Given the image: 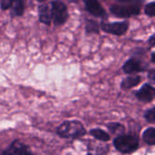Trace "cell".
Segmentation results:
<instances>
[{"instance_id":"6da1fadb","label":"cell","mask_w":155,"mask_h":155,"mask_svg":"<svg viewBox=\"0 0 155 155\" xmlns=\"http://www.w3.org/2000/svg\"><path fill=\"white\" fill-rule=\"evenodd\" d=\"M56 133L60 137L64 139H76L84 136L86 134V130L81 122L71 120L61 124L58 126Z\"/></svg>"},{"instance_id":"7a4b0ae2","label":"cell","mask_w":155,"mask_h":155,"mask_svg":"<svg viewBox=\"0 0 155 155\" xmlns=\"http://www.w3.org/2000/svg\"><path fill=\"white\" fill-rule=\"evenodd\" d=\"M114 145L117 151L124 154L134 153L139 148V140L131 134H122L114 140Z\"/></svg>"},{"instance_id":"3957f363","label":"cell","mask_w":155,"mask_h":155,"mask_svg":"<svg viewBox=\"0 0 155 155\" xmlns=\"http://www.w3.org/2000/svg\"><path fill=\"white\" fill-rule=\"evenodd\" d=\"M51 15L54 24L55 25H61L68 19V12L66 5L60 0H54L51 3Z\"/></svg>"},{"instance_id":"277c9868","label":"cell","mask_w":155,"mask_h":155,"mask_svg":"<svg viewBox=\"0 0 155 155\" xmlns=\"http://www.w3.org/2000/svg\"><path fill=\"white\" fill-rule=\"evenodd\" d=\"M111 13L117 17H130L137 15L140 13L138 5H113L110 7Z\"/></svg>"},{"instance_id":"5b68a950","label":"cell","mask_w":155,"mask_h":155,"mask_svg":"<svg viewBox=\"0 0 155 155\" xmlns=\"http://www.w3.org/2000/svg\"><path fill=\"white\" fill-rule=\"evenodd\" d=\"M128 27H129L128 21L114 22V23H104V22L101 23V28L104 32L115 35H123L127 32Z\"/></svg>"},{"instance_id":"8992f818","label":"cell","mask_w":155,"mask_h":155,"mask_svg":"<svg viewBox=\"0 0 155 155\" xmlns=\"http://www.w3.org/2000/svg\"><path fill=\"white\" fill-rule=\"evenodd\" d=\"M2 155H33V153L27 145L19 140H15L7 149H5Z\"/></svg>"},{"instance_id":"52a82bcc","label":"cell","mask_w":155,"mask_h":155,"mask_svg":"<svg viewBox=\"0 0 155 155\" xmlns=\"http://www.w3.org/2000/svg\"><path fill=\"white\" fill-rule=\"evenodd\" d=\"M135 96L143 103H151L155 97L154 87L149 84H144L137 92H135Z\"/></svg>"},{"instance_id":"ba28073f","label":"cell","mask_w":155,"mask_h":155,"mask_svg":"<svg viewBox=\"0 0 155 155\" xmlns=\"http://www.w3.org/2000/svg\"><path fill=\"white\" fill-rule=\"evenodd\" d=\"M146 69H147V65L136 58L129 59L123 65V71L128 74H132L138 73V72H143V71H145Z\"/></svg>"},{"instance_id":"9c48e42d","label":"cell","mask_w":155,"mask_h":155,"mask_svg":"<svg viewBox=\"0 0 155 155\" xmlns=\"http://www.w3.org/2000/svg\"><path fill=\"white\" fill-rule=\"evenodd\" d=\"M84 2L87 11L93 15L102 18L106 16V12L98 0H84Z\"/></svg>"},{"instance_id":"30bf717a","label":"cell","mask_w":155,"mask_h":155,"mask_svg":"<svg viewBox=\"0 0 155 155\" xmlns=\"http://www.w3.org/2000/svg\"><path fill=\"white\" fill-rule=\"evenodd\" d=\"M142 81V77L139 75H132L124 78L121 83V88L124 90L131 89L136 85H138Z\"/></svg>"},{"instance_id":"8fae6325","label":"cell","mask_w":155,"mask_h":155,"mask_svg":"<svg viewBox=\"0 0 155 155\" xmlns=\"http://www.w3.org/2000/svg\"><path fill=\"white\" fill-rule=\"evenodd\" d=\"M38 11H39L40 22L45 25H50L52 21V15H51V10L49 9V7L45 5H42L39 6Z\"/></svg>"},{"instance_id":"7c38bea8","label":"cell","mask_w":155,"mask_h":155,"mask_svg":"<svg viewBox=\"0 0 155 155\" xmlns=\"http://www.w3.org/2000/svg\"><path fill=\"white\" fill-rule=\"evenodd\" d=\"M90 134L94 137L95 139L102 141V142H108L111 139V136L109 135V134H107L106 132H104V130L100 129V128H94L92 129L90 131Z\"/></svg>"},{"instance_id":"4fadbf2b","label":"cell","mask_w":155,"mask_h":155,"mask_svg":"<svg viewBox=\"0 0 155 155\" xmlns=\"http://www.w3.org/2000/svg\"><path fill=\"white\" fill-rule=\"evenodd\" d=\"M11 7H12V15L20 16L24 14L25 5L23 0H14Z\"/></svg>"},{"instance_id":"5bb4252c","label":"cell","mask_w":155,"mask_h":155,"mask_svg":"<svg viewBox=\"0 0 155 155\" xmlns=\"http://www.w3.org/2000/svg\"><path fill=\"white\" fill-rule=\"evenodd\" d=\"M143 141L149 145L155 144V129L153 127H150L143 132Z\"/></svg>"},{"instance_id":"9a60e30c","label":"cell","mask_w":155,"mask_h":155,"mask_svg":"<svg viewBox=\"0 0 155 155\" xmlns=\"http://www.w3.org/2000/svg\"><path fill=\"white\" fill-rule=\"evenodd\" d=\"M107 128L113 134H116L117 136L124 134L125 132L124 126L119 123H110L107 124Z\"/></svg>"},{"instance_id":"2e32d148","label":"cell","mask_w":155,"mask_h":155,"mask_svg":"<svg viewBox=\"0 0 155 155\" xmlns=\"http://www.w3.org/2000/svg\"><path fill=\"white\" fill-rule=\"evenodd\" d=\"M85 31L87 34H96L99 32V25L94 20H88L85 25Z\"/></svg>"},{"instance_id":"e0dca14e","label":"cell","mask_w":155,"mask_h":155,"mask_svg":"<svg viewBox=\"0 0 155 155\" xmlns=\"http://www.w3.org/2000/svg\"><path fill=\"white\" fill-rule=\"evenodd\" d=\"M144 118L150 124H154L155 122V108L152 107L151 109L147 110L144 114Z\"/></svg>"},{"instance_id":"ac0fdd59","label":"cell","mask_w":155,"mask_h":155,"mask_svg":"<svg viewBox=\"0 0 155 155\" xmlns=\"http://www.w3.org/2000/svg\"><path fill=\"white\" fill-rule=\"evenodd\" d=\"M144 12H145V14H146L148 16L153 17L155 15V3L154 2H151L150 4H148V5L145 6Z\"/></svg>"},{"instance_id":"d6986e66","label":"cell","mask_w":155,"mask_h":155,"mask_svg":"<svg viewBox=\"0 0 155 155\" xmlns=\"http://www.w3.org/2000/svg\"><path fill=\"white\" fill-rule=\"evenodd\" d=\"M13 1L14 0H1V8L3 10H7L8 8H10L13 5Z\"/></svg>"},{"instance_id":"ffe728a7","label":"cell","mask_w":155,"mask_h":155,"mask_svg":"<svg viewBox=\"0 0 155 155\" xmlns=\"http://www.w3.org/2000/svg\"><path fill=\"white\" fill-rule=\"evenodd\" d=\"M118 2L124 3V4H129V5H140L143 3V0H117Z\"/></svg>"},{"instance_id":"44dd1931","label":"cell","mask_w":155,"mask_h":155,"mask_svg":"<svg viewBox=\"0 0 155 155\" xmlns=\"http://www.w3.org/2000/svg\"><path fill=\"white\" fill-rule=\"evenodd\" d=\"M148 43L150 44V45L151 46H154L155 45V35H152L151 36H150V38H149V40H148Z\"/></svg>"},{"instance_id":"7402d4cb","label":"cell","mask_w":155,"mask_h":155,"mask_svg":"<svg viewBox=\"0 0 155 155\" xmlns=\"http://www.w3.org/2000/svg\"><path fill=\"white\" fill-rule=\"evenodd\" d=\"M154 75H155L154 70H152V71L150 72V74H149V77H150L153 81H154Z\"/></svg>"},{"instance_id":"603a6c76","label":"cell","mask_w":155,"mask_h":155,"mask_svg":"<svg viewBox=\"0 0 155 155\" xmlns=\"http://www.w3.org/2000/svg\"><path fill=\"white\" fill-rule=\"evenodd\" d=\"M154 56H155L154 52H153V53H152V57H151V59H152V62H153V63H154V62H155Z\"/></svg>"},{"instance_id":"cb8c5ba5","label":"cell","mask_w":155,"mask_h":155,"mask_svg":"<svg viewBox=\"0 0 155 155\" xmlns=\"http://www.w3.org/2000/svg\"><path fill=\"white\" fill-rule=\"evenodd\" d=\"M37 1H45V0H37Z\"/></svg>"}]
</instances>
